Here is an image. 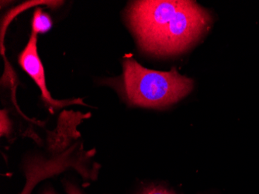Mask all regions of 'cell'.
Returning a JSON list of instances; mask_svg holds the SVG:
<instances>
[{"label":"cell","instance_id":"3","mask_svg":"<svg viewBox=\"0 0 259 194\" xmlns=\"http://www.w3.org/2000/svg\"><path fill=\"white\" fill-rule=\"evenodd\" d=\"M74 148L75 147H72L52 160H35L29 163L26 168L27 183L20 194L31 193L34 186L40 181L58 174L69 167H75L82 176H85V172L80 168V162L76 161L75 157L72 156Z\"/></svg>","mask_w":259,"mask_h":194},{"label":"cell","instance_id":"5","mask_svg":"<svg viewBox=\"0 0 259 194\" xmlns=\"http://www.w3.org/2000/svg\"><path fill=\"white\" fill-rule=\"evenodd\" d=\"M52 19L48 14H45L40 9L35 10L33 14L32 27L33 33H45L52 28Z\"/></svg>","mask_w":259,"mask_h":194},{"label":"cell","instance_id":"8","mask_svg":"<svg viewBox=\"0 0 259 194\" xmlns=\"http://www.w3.org/2000/svg\"><path fill=\"white\" fill-rule=\"evenodd\" d=\"M45 194H55L54 192H50V191H48V192H45Z\"/></svg>","mask_w":259,"mask_h":194},{"label":"cell","instance_id":"4","mask_svg":"<svg viewBox=\"0 0 259 194\" xmlns=\"http://www.w3.org/2000/svg\"><path fill=\"white\" fill-rule=\"evenodd\" d=\"M37 33L32 32L30 40L26 48L19 56V63L24 71L34 80L42 93V98L45 101L55 106H63L68 104L66 102L57 101L51 96L46 87L45 69L37 52Z\"/></svg>","mask_w":259,"mask_h":194},{"label":"cell","instance_id":"2","mask_svg":"<svg viewBox=\"0 0 259 194\" xmlns=\"http://www.w3.org/2000/svg\"><path fill=\"white\" fill-rule=\"evenodd\" d=\"M120 91L134 106L163 108L178 102L193 90L191 79L169 71L148 69L132 58L123 61Z\"/></svg>","mask_w":259,"mask_h":194},{"label":"cell","instance_id":"7","mask_svg":"<svg viewBox=\"0 0 259 194\" xmlns=\"http://www.w3.org/2000/svg\"><path fill=\"white\" fill-rule=\"evenodd\" d=\"M66 192L68 194H82L76 186L70 183L66 185Z\"/></svg>","mask_w":259,"mask_h":194},{"label":"cell","instance_id":"1","mask_svg":"<svg viewBox=\"0 0 259 194\" xmlns=\"http://www.w3.org/2000/svg\"><path fill=\"white\" fill-rule=\"evenodd\" d=\"M142 50L157 55L181 53L203 34L211 22L194 1H136L126 14Z\"/></svg>","mask_w":259,"mask_h":194},{"label":"cell","instance_id":"6","mask_svg":"<svg viewBox=\"0 0 259 194\" xmlns=\"http://www.w3.org/2000/svg\"><path fill=\"white\" fill-rule=\"evenodd\" d=\"M141 194H176L173 191L161 186H151L146 188Z\"/></svg>","mask_w":259,"mask_h":194}]
</instances>
